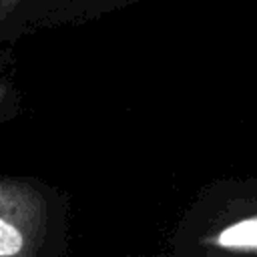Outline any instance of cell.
<instances>
[{
    "instance_id": "obj_1",
    "label": "cell",
    "mask_w": 257,
    "mask_h": 257,
    "mask_svg": "<svg viewBox=\"0 0 257 257\" xmlns=\"http://www.w3.org/2000/svg\"><path fill=\"white\" fill-rule=\"evenodd\" d=\"M175 257H257V177L215 181L175 233Z\"/></svg>"
},
{
    "instance_id": "obj_2",
    "label": "cell",
    "mask_w": 257,
    "mask_h": 257,
    "mask_svg": "<svg viewBox=\"0 0 257 257\" xmlns=\"http://www.w3.org/2000/svg\"><path fill=\"white\" fill-rule=\"evenodd\" d=\"M64 209L48 187L0 177V257H58Z\"/></svg>"
},
{
    "instance_id": "obj_3",
    "label": "cell",
    "mask_w": 257,
    "mask_h": 257,
    "mask_svg": "<svg viewBox=\"0 0 257 257\" xmlns=\"http://www.w3.org/2000/svg\"><path fill=\"white\" fill-rule=\"evenodd\" d=\"M16 2H18V0H0V18H2L6 12H10Z\"/></svg>"
},
{
    "instance_id": "obj_4",
    "label": "cell",
    "mask_w": 257,
    "mask_h": 257,
    "mask_svg": "<svg viewBox=\"0 0 257 257\" xmlns=\"http://www.w3.org/2000/svg\"><path fill=\"white\" fill-rule=\"evenodd\" d=\"M4 98H6V86L0 82V104L4 102Z\"/></svg>"
}]
</instances>
